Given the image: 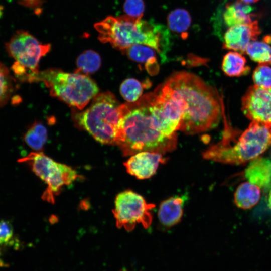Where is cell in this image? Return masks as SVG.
I'll list each match as a JSON object with an SVG mask.
<instances>
[{"mask_svg":"<svg viewBox=\"0 0 271 271\" xmlns=\"http://www.w3.org/2000/svg\"><path fill=\"white\" fill-rule=\"evenodd\" d=\"M186 195H176L162 201L159 206L158 217L160 223L166 228L178 223L182 217Z\"/></svg>","mask_w":271,"mask_h":271,"instance_id":"cell-15","label":"cell"},{"mask_svg":"<svg viewBox=\"0 0 271 271\" xmlns=\"http://www.w3.org/2000/svg\"><path fill=\"white\" fill-rule=\"evenodd\" d=\"M165 161L160 153L144 151L131 155L124 165L129 174L138 179H145L153 176L159 165Z\"/></svg>","mask_w":271,"mask_h":271,"instance_id":"cell-12","label":"cell"},{"mask_svg":"<svg viewBox=\"0 0 271 271\" xmlns=\"http://www.w3.org/2000/svg\"><path fill=\"white\" fill-rule=\"evenodd\" d=\"M121 104L111 92L97 94L91 105L78 113V124L97 141L108 145H117L123 115Z\"/></svg>","mask_w":271,"mask_h":271,"instance_id":"cell-5","label":"cell"},{"mask_svg":"<svg viewBox=\"0 0 271 271\" xmlns=\"http://www.w3.org/2000/svg\"><path fill=\"white\" fill-rule=\"evenodd\" d=\"M123 8L126 15L140 20L144 12L145 4L143 0H125Z\"/></svg>","mask_w":271,"mask_h":271,"instance_id":"cell-27","label":"cell"},{"mask_svg":"<svg viewBox=\"0 0 271 271\" xmlns=\"http://www.w3.org/2000/svg\"><path fill=\"white\" fill-rule=\"evenodd\" d=\"M14 88L13 79L8 69L0 62V108L8 102Z\"/></svg>","mask_w":271,"mask_h":271,"instance_id":"cell-25","label":"cell"},{"mask_svg":"<svg viewBox=\"0 0 271 271\" xmlns=\"http://www.w3.org/2000/svg\"><path fill=\"white\" fill-rule=\"evenodd\" d=\"M101 64L99 55L95 51L88 50L84 51L76 60V73H93L97 71Z\"/></svg>","mask_w":271,"mask_h":271,"instance_id":"cell-20","label":"cell"},{"mask_svg":"<svg viewBox=\"0 0 271 271\" xmlns=\"http://www.w3.org/2000/svg\"><path fill=\"white\" fill-rule=\"evenodd\" d=\"M36 81L43 82L51 96L79 109L84 108L99 91L96 83L87 75L56 69L39 72Z\"/></svg>","mask_w":271,"mask_h":271,"instance_id":"cell-6","label":"cell"},{"mask_svg":"<svg viewBox=\"0 0 271 271\" xmlns=\"http://www.w3.org/2000/svg\"><path fill=\"white\" fill-rule=\"evenodd\" d=\"M6 49L15 60L12 69L16 76L22 81L34 82L40 72V60L49 52L51 45L42 44L27 31L19 30L6 43Z\"/></svg>","mask_w":271,"mask_h":271,"instance_id":"cell-7","label":"cell"},{"mask_svg":"<svg viewBox=\"0 0 271 271\" xmlns=\"http://www.w3.org/2000/svg\"><path fill=\"white\" fill-rule=\"evenodd\" d=\"M252 79L255 85L271 88V67L269 65L259 64L253 72Z\"/></svg>","mask_w":271,"mask_h":271,"instance_id":"cell-26","label":"cell"},{"mask_svg":"<svg viewBox=\"0 0 271 271\" xmlns=\"http://www.w3.org/2000/svg\"><path fill=\"white\" fill-rule=\"evenodd\" d=\"M149 95L150 109L158 129L166 137L176 135L185 108V101L166 82Z\"/></svg>","mask_w":271,"mask_h":271,"instance_id":"cell-8","label":"cell"},{"mask_svg":"<svg viewBox=\"0 0 271 271\" xmlns=\"http://www.w3.org/2000/svg\"><path fill=\"white\" fill-rule=\"evenodd\" d=\"M222 139L203 153L207 160L240 165L257 158L271 147V127L252 121L243 131L234 129L226 121Z\"/></svg>","mask_w":271,"mask_h":271,"instance_id":"cell-4","label":"cell"},{"mask_svg":"<svg viewBox=\"0 0 271 271\" xmlns=\"http://www.w3.org/2000/svg\"><path fill=\"white\" fill-rule=\"evenodd\" d=\"M261 189L248 182H244L237 187L234 194V202L236 206L242 209H251L259 201Z\"/></svg>","mask_w":271,"mask_h":271,"instance_id":"cell-18","label":"cell"},{"mask_svg":"<svg viewBox=\"0 0 271 271\" xmlns=\"http://www.w3.org/2000/svg\"><path fill=\"white\" fill-rule=\"evenodd\" d=\"M94 28L99 41L121 51L134 44H143L153 48L162 57L169 45V32L164 26L126 15L108 16L95 23Z\"/></svg>","mask_w":271,"mask_h":271,"instance_id":"cell-3","label":"cell"},{"mask_svg":"<svg viewBox=\"0 0 271 271\" xmlns=\"http://www.w3.org/2000/svg\"><path fill=\"white\" fill-rule=\"evenodd\" d=\"M249 182L268 191L271 187V160L259 157L248 163L244 172Z\"/></svg>","mask_w":271,"mask_h":271,"instance_id":"cell-14","label":"cell"},{"mask_svg":"<svg viewBox=\"0 0 271 271\" xmlns=\"http://www.w3.org/2000/svg\"><path fill=\"white\" fill-rule=\"evenodd\" d=\"M147 81L142 83L134 78L125 79L121 84L120 93L122 97L128 103L137 101L141 97L145 86L150 85Z\"/></svg>","mask_w":271,"mask_h":271,"instance_id":"cell-24","label":"cell"},{"mask_svg":"<svg viewBox=\"0 0 271 271\" xmlns=\"http://www.w3.org/2000/svg\"><path fill=\"white\" fill-rule=\"evenodd\" d=\"M241 1L247 4H250V3H255L258 0H241Z\"/></svg>","mask_w":271,"mask_h":271,"instance_id":"cell-31","label":"cell"},{"mask_svg":"<svg viewBox=\"0 0 271 271\" xmlns=\"http://www.w3.org/2000/svg\"><path fill=\"white\" fill-rule=\"evenodd\" d=\"M131 60L145 64L147 71L151 75L159 71L156 52L153 48L143 44H134L122 51Z\"/></svg>","mask_w":271,"mask_h":271,"instance_id":"cell-16","label":"cell"},{"mask_svg":"<svg viewBox=\"0 0 271 271\" xmlns=\"http://www.w3.org/2000/svg\"><path fill=\"white\" fill-rule=\"evenodd\" d=\"M177 135L163 136L158 129L150 109L149 93L137 101L124 104L117 145L124 156L144 151L164 153L174 150Z\"/></svg>","mask_w":271,"mask_h":271,"instance_id":"cell-2","label":"cell"},{"mask_svg":"<svg viewBox=\"0 0 271 271\" xmlns=\"http://www.w3.org/2000/svg\"><path fill=\"white\" fill-rule=\"evenodd\" d=\"M165 82L185 102L179 130L194 134L218 125L222 115V102L214 88L196 75L185 71L173 73Z\"/></svg>","mask_w":271,"mask_h":271,"instance_id":"cell-1","label":"cell"},{"mask_svg":"<svg viewBox=\"0 0 271 271\" xmlns=\"http://www.w3.org/2000/svg\"><path fill=\"white\" fill-rule=\"evenodd\" d=\"M241 109L249 119L271 127V88L250 86L242 98Z\"/></svg>","mask_w":271,"mask_h":271,"instance_id":"cell-11","label":"cell"},{"mask_svg":"<svg viewBox=\"0 0 271 271\" xmlns=\"http://www.w3.org/2000/svg\"><path fill=\"white\" fill-rule=\"evenodd\" d=\"M18 1L21 5L31 8L39 13L45 0H18Z\"/></svg>","mask_w":271,"mask_h":271,"instance_id":"cell-29","label":"cell"},{"mask_svg":"<svg viewBox=\"0 0 271 271\" xmlns=\"http://www.w3.org/2000/svg\"><path fill=\"white\" fill-rule=\"evenodd\" d=\"M191 19L189 13L183 9H177L171 12L168 16L167 23L173 32L183 34L189 28Z\"/></svg>","mask_w":271,"mask_h":271,"instance_id":"cell-23","label":"cell"},{"mask_svg":"<svg viewBox=\"0 0 271 271\" xmlns=\"http://www.w3.org/2000/svg\"><path fill=\"white\" fill-rule=\"evenodd\" d=\"M13 229L9 221H0V245L10 243L13 237Z\"/></svg>","mask_w":271,"mask_h":271,"instance_id":"cell-28","label":"cell"},{"mask_svg":"<svg viewBox=\"0 0 271 271\" xmlns=\"http://www.w3.org/2000/svg\"><path fill=\"white\" fill-rule=\"evenodd\" d=\"M155 207L154 204L147 203L143 196L131 190L119 193L115 198L113 211L117 227L131 231L140 224L148 228L153 220L151 210Z\"/></svg>","mask_w":271,"mask_h":271,"instance_id":"cell-10","label":"cell"},{"mask_svg":"<svg viewBox=\"0 0 271 271\" xmlns=\"http://www.w3.org/2000/svg\"><path fill=\"white\" fill-rule=\"evenodd\" d=\"M245 53L259 64L271 65V47L264 42L252 41L247 45Z\"/></svg>","mask_w":271,"mask_h":271,"instance_id":"cell-22","label":"cell"},{"mask_svg":"<svg viewBox=\"0 0 271 271\" xmlns=\"http://www.w3.org/2000/svg\"><path fill=\"white\" fill-rule=\"evenodd\" d=\"M221 68L224 74L230 77L246 75L250 71L246 65V60L240 53L230 51L223 57Z\"/></svg>","mask_w":271,"mask_h":271,"instance_id":"cell-19","label":"cell"},{"mask_svg":"<svg viewBox=\"0 0 271 271\" xmlns=\"http://www.w3.org/2000/svg\"><path fill=\"white\" fill-rule=\"evenodd\" d=\"M19 162H28L35 174L47 185L43 198L53 202L54 196L64 185H68L78 177L77 172L70 167L58 163L42 152H32Z\"/></svg>","mask_w":271,"mask_h":271,"instance_id":"cell-9","label":"cell"},{"mask_svg":"<svg viewBox=\"0 0 271 271\" xmlns=\"http://www.w3.org/2000/svg\"><path fill=\"white\" fill-rule=\"evenodd\" d=\"M254 8L241 0L226 5L223 14L225 24L229 27L248 24L255 16L250 14Z\"/></svg>","mask_w":271,"mask_h":271,"instance_id":"cell-17","label":"cell"},{"mask_svg":"<svg viewBox=\"0 0 271 271\" xmlns=\"http://www.w3.org/2000/svg\"><path fill=\"white\" fill-rule=\"evenodd\" d=\"M267 206L271 209V187L268 190L267 196Z\"/></svg>","mask_w":271,"mask_h":271,"instance_id":"cell-30","label":"cell"},{"mask_svg":"<svg viewBox=\"0 0 271 271\" xmlns=\"http://www.w3.org/2000/svg\"><path fill=\"white\" fill-rule=\"evenodd\" d=\"M260 33L257 21L230 27L224 34L223 48L245 54L250 41H255Z\"/></svg>","mask_w":271,"mask_h":271,"instance_id":"cell-13","label":"cell"},{"mask_svg":"<svg viewBox=\"0 0 271 271\" xmlns=\"http://www.w3.org/2000/svg\"><path fill=\"white\" fill-rule=\"evenodd\" d=\"M24 139L31 149L40 151L47 141V129L41 123L35 121L25 134Z\"/></svg>","mask_w":271,"mask_h":271,"instance_id":"cell-21","label":"cell"}]
</instances>
